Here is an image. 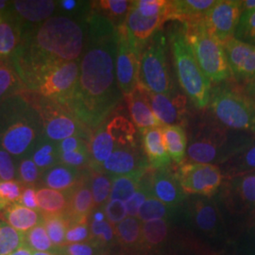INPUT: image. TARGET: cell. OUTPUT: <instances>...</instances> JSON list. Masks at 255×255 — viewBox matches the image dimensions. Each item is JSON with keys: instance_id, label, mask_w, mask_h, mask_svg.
<instances>
[{"instance_id": "1", "label": "cell", "mask_w": 255, "mask_h": 255, "mask_svg": "<svg viewBox=\"0 0 255 255\" xmlns=\"http://www.w3.org/2000/svg\"><path fill=\"white\" fill-rule=\"evenodd\" d=\"M118 40V28L108 19L92 11L86 20L79 81L65 105L91 131L109 119L124 97L116 74Z\"/></svg>"}, {"instance_id": "2", "label": "cell", "mask_w": 255, "mask_h": 255, "mask_svg": "<svg viewBox=\"0 0 255 255\" xmlns=\"http://www.w3.org/2000/svg\"><path fill=\"white\" fill-rule=\"evenodd\" d=\"M86 41V21L55 15L25 29L11 64L28 91L39 77L59 64L81 60Z\"/></svg>"}, {"instance_id": "3", "label": "cell", "mask_w": 255, "mask_h": 255, "mask_svg": "<svg viewBox=\"0 0 255 255\" xmlns=\"http://www.w3.org/2000/svg\"><path fill=\"white\" fill-rule=\"evenodd\" d=\"M43 135L40 115L23 93L0 104V146L17 162L31 154Z\"/></svg>"}, {"instance_id": "4", "label": "cell", "mask_w": 255, "mask_h": 255, "mask_svg": "<svg viewBox=\"0 0 255 255\" xmlns=\"http://www.w3.org/2000/svg\"><path fill=\"white\" fill-rule=\"evenodd\" d=\"M255 138L248 132L226 128L216 120L204 119L189 132L185 163L222 164Z\"/></svg>"}, {"instance_id": "5", "label": "cell", "mask_w": 255, "mask_h": 255, "mask_svg": "<svg viewBox=\"0 0 255 255\" xmlns=\"http://www.w3.org/2000/svg\"><path fill=\"white\" fill-rule=\"evenodd\" d=\"M169 41L176 73L182 90L197 108H205L209 104L211 82L201 71L193 54L182 22L171 29Z\"/></svg>"}, {"instance_id": "6", "label": "cell", "mask_w": 255, "mask_h": 255, "mask_svg": "<svg viewBox=\"0 0 255 255\" xmlns=\"http://www.w3.org/2000/svg\"><path fill=\"white\" fill-rule=\"evenodd\" d=\"M209 110L215 120L226 128L255 132V103L245 91L228 82L211 89Z\"/></svg>"}, {"instance_id": "7", "label": "cell", "mask_w": 255, "mask_h": 255, "mask_svg": "<svg viewBox=\"0 0 255 255\" xmlns=\"http://www.w3.org/2000/svg\"><path fill=\"white\" fill-rule=\"evenodd\" d=\"M185 37L201 71L212 83L219 84L232 77L223 45L212 36L203 18L183 22Z\"/></svg>"}, {"instance_id": "8", "label": "cell", "mask_w": 255, "mask_h": 255, "mask_svg": "<svg viewBox=\"0 0 255 255\" xmlns=\"http://www.w3.org/2000/svg\"><path fill=\"white\" fill-rule=\"evenodd\" d=\"M40 115L44 134L54 142L68 137L81 136L91 139L93 131L77 119L65 106L34 93H23Z\"/></svg>"}, {"instance_id": "9", "label": "cell", "mask_w": 255, "mask_h": 255, "mask_svg": "<svg viewBox=\"0 0 255 255\" xmlns=\"http://www.w3.org/2000/svg\"><path fill=\"white\" fill-rule=\"evenodd\" d=\"M165 37L162 28L146 44L140 59L139 85L155 94L171 92L165 58Z\"/></svg>"}, {"instance_id": "10", "label": "cell", "mask_w": 255, "mask_h": 255, "mask_svg": "<svg viewBox=\"0 0 255 255\" xmlns=\"http://www.w3.org/2000/svg\"><path fill=\"white\" fill-rule=\"evenodd\" d=\"M80 76V60L59 64L42 74L28 90L65 106L73 96Z\"/></svg>"}, {"instance_id": "11", "label": "cell", "mask_w": 255, "mask_h": 255, "mask_svg": "<svg viewBox=\"0 0 255 255\" xmlns=\"http://www.w3.org/2000/svg\"><path fill=\"white\" fill-rule=\"evenodd\" d=\"M185 195L211 198L219 190L223 175L217 164L183 163L176 172Z\"/></svg>"}, {"instance_id": "12", "label": "cell", "mask_w": 255, "mask_h": 255, "mask_svg": "<svg viewBox=\"0 0 255 255\" xmlns=\"http://www.w3.org/2000/svg\"><path fill=\"white\" fill-rule=\"evenodd\" d=\"M242 14L241 1L219 0L203 17L208 32L222 45L235 38Z\"/></svg>"}, {"instance_id": "13", "label": "cell", "mask_w": 255, "mask_h": 255, "mask_svg": "<svg viewBox=\"0 0 255 255\" xmlns=\"http://www.w3.org/2000/svg\"><path fill=\"white\" fill-rule=\"evenodd\" d=\"M150 165L139 142L125 146H119L102 164L101 172L111 177L146 174Z\"/></svg>"}, {"instance_id": "14", "label": "cell", "mask_w": 255, "mask_h": 255, "mask_svg": "<svg viewBox=\"0 0 255 255\" xmlns=\"http://www.w3.org/2000/svg\"><path fill=\"white\" fill-rule=\"evenodd\" d=\"M118 53L116 74L119 89L124 97L129 96L139 85V68L141 52L129 45L123 28H118Z\"/></svg>"}, {"instance_id": "15", "label": "cell", "mask_w": 255, "mask_h": 255, "mask_svg": "<svg viewBox=\"0 0 255 255\" xmlns=\"http://www.w3.org/2000/svg\"><path fill=\"white\" fill-rule=\"evenodd\" d=\"M9 16L13 19L22 32L30 27L44 23L47 19L56 15L57 1L53 0H15L10 1V6L7 10Z\"/></svg>"}, {"instance_id": "16", "label": "cell", "mask_w": 255, "mask_h": 255, "mask_svg": "<svg viewBox=\"0 0 255 255\" xmlns=\"http://www.w3.org/2000/svg\"><path fill=\"white\" fill-rule=\"evenodd\" d=\"M146 179L151 197L164 204L175 208L184 201L186 195L182 191L177 175L168 167L150 168L146 173Z\"/></svg>"}, {"instance_id": "17", "label": "cell", "mask_w": 255, "mask_h": 255, "mask_svg": "<svg viewBox=\"0 0 255 255\" xmlns=\"http://www.w3.org/2000/svg\"><path fill=\"white\" fill-rule=\"evenodd\" d=\"M232 77L237 82L255 80V46L233 38L223 44Z\"/></svg>"}, {"instance_id": "18", "label": "cell", "mask_w": 255, "mask_h": 255, "mask_svg": "<svg viewBox=\"0 0 255 255\" xmlns=\"http://www.w3.org/2000/svg\"><path fill=\"white\" fill-rule=\"evenodd\" d=\"M142 87V86H141ZM144 95L155 116L164 126H181L185 120L186 100L183 96L155 94L143 88Z\"/></svg>"}, {"instance_id": "19", "label": "cell", "mask_w": 255, "mask_h": 255, "mask_svg": "<svg viewBox=\"0 0 255 255\" xmlns=\"http://www.w3.org/2000/svg\"><path fill=\"white\" fill-rule=\"evenodd\" d=\"M167 20L169 19L164 16L146 18L131 8L121 27L129 45L142 53L149 40Z\"/></svg>"}, {"instance_id": "20", "label": "cell", "mask_w": 255, "mask_h": 255, "mask_svg": "<svg viewBox=\"0 0 255 255\" xmlns=\"http://www.w3.org/2000/svg\"><path fill=\"white\" fill-rule=\"evenodd\" d=\"M225 198L229 206L237 211L255 208V172L228 179Z\"/></svg>"}, {"instance_id": "21", "label": "cell", "mask_w": 255, "mask_h": 255, "mask_svg": "<svg viewBox=\"0 0 255 255\" xmlns=\"http://www.w3.org/2000/svg\"><path fill=\"white\" fill-rule=\"evenodd\" d=\"M94 209L95 204L88 179V168H86L83 180L70 192L69 206L65 217L70 221V225L88 222Z\"/></svg>"}, {"instance_id": "22", "label": "cell", "mask_w": 255, "mask_h": 255, "mask_svg": "<svg viewBox=\"0 0 255 255\" xmlns=\"http://www.w3.org/2000/svg\"><path fill=\"white\" fill-rule=\"evenodd\" d=\"M85 170L57 164L42 173L39 185L57 191L71 192L83 180Z\"/></svg>"}, {"instance_id": "23", "label": "cell", "mask_w": 255, "mask_h": 255, "mask_svg": "<svg viewBox=\"0 0 255 255\" xmlns=\"http://www.w3.org/2000/svg\"><path fill=\"white\" fill-rule=\"evenodd\" d=\"M144 152L152 169L166 168L171 164V158L164 146L162 128L140 130Z\"/></svg>"}, {"instance_id": "24", "label": "cell", "mask_w": 255, "mask_h": 255, "mask_svg": "<svg viewBox=\"0 0 255 255\" xmlns=\"http://www.w3.org/2000/svg\"><path fill=\"white\" fill-rule=\"evenodd\" d=\"M125 100L127 101L132 122L134 126L139 128L140 130L152 128L164 127L162 122L157 119L153 111L147 103L143 89L140 85H138L136 90L132 94L125 97Z\"/></svg>"}, {"instance_id": "25", "label": "cell", "mask_w": 255, "mask_h": 255, "mask_svg": "<svg viewBox=\"0 0 255 255\" xmlns=\"http://www.w3.org/2000/svg\"><path fill=\"white\" fill-rule=\"evenodd\" d=\"M188 211L192 221L200 231L208 235H214L218 231L220 224L219 209L210 198L194 200Z\"/></svg>"}, {"instance_id": "26", "label": "cell", "mask_w": 255, "mask_h": 255, "mask_svg": "<svg viewBox=\"0 0 255 255\" xmlns=\"http://www.w3.org/2000/svg\"><path fill=\"white\" fill-rule=\"evenodd\" d=\"M0 219L22 234L43 222V215L19 203H13L0 213Z\"/></svg>"}, {"instance_id": "27", "label": "cell", "mask_w": 255, "mask_h": 255, "mask_svg": "<svg viewBox=\"0 0 255 255\" xmlns=\"http://www.w3.org/2000/svg\"><path fill=\"white\" fill-rule=\"evenodd\" d=\"M22 40V28L6 11L0 14V62L10 63Z\"/></svg>"}, {"instance_id": "28", "label": "cell", "mask_w": 255, "mask_h": 255, "mask_svg": "<svg viewBox=\"0 0 255 255\" xmlns=\"http://www.w3.org/2000/svg\"><path fill=\"white\" fill-rule=\"evenodd\" d=\"M216 3V0H176L170 1L169 18L180 22L202 19Z\"/></svg>"}, {"instance_id": "29", "label": "cell", "mask_w": 255, "mask_h": 255, "mask_svg": "<svg viewBox=\"0 0 255 255\" xmlns=\"http://www.w3.org/2000/svg\"><path fill=\"white\" fill-rule=\"evenodd\" d=\"M38 210L44 216L65 215L70 200V192L57 191L47 187H38L36 191Z\"/></svg>"}, {"instance_id": "30", "label": "cell", "mask_w": 255, "mask_h": 255, "mask_svg": "<svg viewBox=\"0 0 255 255\" xmlns=\"http://www.w3.org/2000/svg\"><path fill=\"white\" fill-rule=\"evenodd\" d=\"M223 179L255 172V138L223 164Z\"/></svg>"}, {"instance_id": "31", "label": "cell", "mask_w": 255, "mask_h": 255, "mask_svg": "<svg viewBox=\"0 0 255 255\" xmlns=\"http://www.w3.org/2000/svg\"><path fill=\"white\" fill-rule=\"evenodd\" d=\"M164 146L167 153L175 164L182 165L184 163L187 150V135L182 126L162 127Z\"/></svg>"}, {"instance_id": "32", "label": "cell", "mask_w": 255, "mask_h": 255, "mask_svg": "<svg viewBox=\"0 0 255 255\" xmlns=\"http://www.w3.org/2000/svg\"><path fill=\"white\" fill-rule=\"evenodd\" d=\"M131 6L132 1L128 0L92 1V10L108 19L117 28L123 26Z\"/></svg>"}, {"instance_id": "33", "label": "cell", "mask_w": 255, "mask_h": 255, "mask_svg": "<svg viewBox=\"0 0 255 255\" xmlns=\"http://www.w3.org/2000/svg\"><path fill=\"white\" fill-rule=\"evenodd\" d=\"M92 242L104 249L112 245L116 239L115 226L106 218L103 207L96 208L90 216Z\"/></svg>"}, {"instance_id": "34", "label": "cell", "mask_w": 255, "mask_h": 255, "mask_svg": "<svg viewBox=\"0 0 255 255\" xmlns=\"http://www.w3.org/2000/svg\"><path fill=\"white\" fill-rule=\"evenodd\" d=\"M142 224L138 218L128 217L115 226L116 239L128 250H141Z\"/></svg>"}, {"instance_id": "35", "label": "cell", "mask_w": 255, "mask_h": 255, "mask_svg": "<svg viewBox=\"0 0 255 255\" xmlns=\"http://www.w3.org/2000/svg\"><path fill=\"white\" fill-rule=\"evenodd\" d=\"M30 157L41 173L54 167L55 165L60 164L57 142L50 140L44 134L38 140Z\"/></svg>"}, {"instance_id": "36", "label": "cell", "mask_w": 255, "mask_h": 255, "mask_svg": "<svg viewBox=\"0 0 255 255\" xmlns=\"http://www.w3.org/2000/svg\"><path fill=\"white\" fill-rule=\"evenodd\" d=\"M142 174L125 175L112 177V189L109 201H120L126 202L139 189L143 181Z\"/></svg>"}, {"instance_id": "37", "label": "cell", "mask_w": 255, "mask_h": 255, "mask_svg": "<svg viewBox=\"0 0 255 255\" xmlns=\"http://www.w3.org/2000/svg\"><path fill=\"white\" fill-rule=\"evenodd\" d=\"M25 92V86L11 63L0 62V104Z\"/></svg>"}, {"instance_id": "38", "label": "cell", "mask_w": 255, "mask_h": 255, "mask_svg": "<svg viewBox=\"0 0 255 255\" xmlns=\"http://www.w3.org/2000/svg\"><path fill=\"white\" fill-rule=\"evenodd\" d=\"M169 232L167 219H156L142 224L141 250H151L166 240Z\"/></svg>"}, {"instance_id": "39", "label": "cell", "mask_w": 255, "mask_h": 255, "mask_svg": "<svg viewBox=\"0 0 255 255\" xmlns=\"http://www.w3.org/2000/svg\"><path fill=\"white\" fill-rule=\"evenodd\" d=\"M88 179L95 209L102 207L109 201L112 189V177L101 171L92 170L88 167Z\"/></svg>"}, {"instance_id": "40", "label": "cell", "mask_w": 255, "mask_h": 255, "mask_svg": "<svg viewBox=\"0 0 255 255\" xmlns=\"http://www.w3.org/2000/svg\"><path fill=\"white\" fill-rule=\"evenodd\" d=\"M43 224L46 233L57 249L65 245V235L70 226V221L62 216H43Z\"/></svg>"}, {"instance_id": "41", "label": "cell", "mask_w": 255, "mask_h": 255, "mask_svg": "<svg viewBox=\"0 0 255 255\" xmlns=\"http://www.w3.org/2000/svg\"><path fill=\"white\" fill-rule=\"evenodd\" d=\"M24 245H26L32 252H57V248L51 242L43 222L25 234Z\"/></svg>"}, {"instance_id": "42", "label": "cell", "mask_w": 255, "mask_h": 255, "mask_svg": "<svg viewBox=\"0 0 255 255\" xmlns=\"http://www.w3.org/2000/svg\"><path fill=\"white\" fill-rule=\"evenodd\" d=\"M92 11V1H57L56 15H64L80 21H86L91 14Z\"/></svg>"}, {"instance_id": "43", "label": "cell", "mask_w": 255, "mask_h": 255, "mask_svg": "<svg viewBox=\"0 0 255 255\" xmlns=\"http://www.w3.org/2000/svg\"><path fill=\"white\" fill-rule=\"evenodd\" d=\"M174 209L164 202L149 197L146 200L138 212L137 218L142 222H147L156 219H167L173 214Z\"/></svg>"}, {"instance_id": "44", "label": "cell", "mask_w": 255, "mask_h": 255, "mask_svg": "<svg viewBox=\"0 0 255 255\" xmlns=\"http://www.w3.org/2000/svg\"><path fill=\"white\" fill-rule=\"evenodd\" d=\"M25 234L0 220V255H9L24 245Z\"/></svg>"}, {"instance_id": "45", "label": "cell", "mask_w": 255, "mask_h": 255, "mask_svg": "<svg viewBox=\"0 0 255 255\" xmlns=\"http://www.w3.org/2000/svg\"><path fill=\"white\" fill-rule=\"evenodd\" d=\"M131 8L146 18L164 16L169 18L170 1L166 0H137L132 1Z\"/></svg>"}, {"instance_id": "46", "label": "cell", "mask_w": 255, "mask_h": 255, "mask_svg": "<svg viewBox=\"0 0 255 255\" xmlns=\"http://www.w3.org/2000/svg\"><path fill=\"white\" fill-rule=\"evenodd\" d=\"M41 171L31 159L30 155L19 160L17 164V181L24 186L37 187L41 179Z\"/></svg>"}, {"instance_id": "47", "label": "cell", "mask_w": 255, "mask_h": 255, "mask_svg": "<svg viewBox=\"0 0 255 255\" xmlns=\"http://www.w3.org/2000/svg\"><path fill=\"white\" fill-rule=\"evenodd\" d=\"M235 38L238 41L255 46V9L242 11Z\"/></svg>"}, {"instance_id": "48", "label": "cell", "mask_w": 255, "mask_h": 255, "mask_svg": "<svg viewBox=\"0 0 255 255\" xmlns=\"http://www.w3.org/2000/svg\"><path fill=\"white\" fill-rule=\"evenodd\" d=\"M24 185L15 181H0V213L13 203H17Z\"/></svg>"}, {"instance_id": "49", "label": "cell", "mask_w": 255, "mask_h": 255, "mask_svg": "<svg viewBox=\"0 0 255 255\" xmlns=\"http://www.w3.org/2000/svg\"><path fill=\"white\" fill-rule=\"evenodd\" d=\"M57 253L59 255H104V249L89 241L64 245L58 248Z\"/></svg>"}, {"instance_id": "50", "label": "cell", "mask_w": 255, "mask_h": 255, "mask_svg": "<svg viewBox=\"0 0 255 255\" xmlns=\"http://www.w3.org/2000/svg\"><path fill=\"white\" fill-rule=\"evenodd\" d=\"M149 197H151V195H150L149 187L146 182V174H145L139 189L134 193V195L128 201L125 202L128 217L137 218L138 212L141 208V206Z\"/></svg>"}, {"instance_id": "51", "label": "cell", "mask_w": 255, "mask_h": 255, "mask_svg": "<svg viewBox=\"0 0 255 255\" xmlns=\"http://www.w3.org/2000/svg\"><path fill=\"white\" fill-rule=\"evenodd\" d=\"M60 164L75 167L78 169H86L90 164L89 147L79 149L72 152L60 154Z\"/></svg>"}, {"instance_id": "52", "label": "cell", "mask_w": 255, "mask_h": 255, "mask_svg": "<svg viewBox=\"0 0 255 255\" xmlns=\"http://www.w3.org/2000/svg\"><path fill=\"white\" fill-rule=\"evenodd\" d=\"M17 161L0 146V181L17 180Z\"/></svg>"}, {"instance_id": "53", "label": "cell", "mask_w": 255, "mask_h": 255, "mask_svg": "<svg viewBox=\"0 0 255 255\" xmlns=\"http://www.w3.org/2000/svg\"><path fill=\"white\" fill-rule=\"evenodd\" d=\"M90 240L91 232L88 222L71 224L65 235V245L89 242Z\"/></svg>"}, {"instance_id": "54", "label": "cell", "mask_w": 255, "mask_h": 255, "mask_svg": "<svg viewBox=\"0 0 255 255\" xmlns=\"http://www.w3.org/2000/svg\"><path fill=\"white\" fill-rule=\"evenodd\" d=\"M104 213L110 223L114 226L118 225L127 218V209L125 202L120 201H109L103 206Z\"/></svg>"}, {"instance_id": "55", "label": "cell", "mask_w": 255, "mask_h": 255, "mask_svg": "<svg viewBox=\"0 0 255 255\" xmlns=\"http://www.w3.org/2000/svg\"><path fill=\"white\" fill-rule=\"evenodd\" d=\"M90 140L91 139H87V138H83L81 136L68 137L64 140H62L57 143L59 155L89 147Z\"/></svg>"}, {"instance_id": "56", "label": "cell", "mask_w": 255, "mask_h": 255, "mask_svg": "<svg viewBox=\"0 0 255 255\" xmlns=\"http://www.w3.org/2000/svg\"><path fill=\"white\" fill-rule=\"evenodd\" d=\"M36 191L37 187L25 186L17 203L27 207V208H29V209L39 211L38 203H37Z\"/></svg>"}, {"instance_id": "57", "label": "cell", "mask_w": 255, "mask_h": 255, "mask_svg": "<svg viewBox=\"0 0 255 255\" xmlns=\"http://www.w3.org/2000/svg\"><path fill=\"white\" fill-rule=\"evenodd\" d=\"M245 93L248 95V97L255 103V80L247 83Z\"/></svg>"}, {"instance_id": "58", "label": "cell", "mask_w": 255, "mask_h": 255, "mask_svg": "<svg viewBox=\"0 0 255 255\" xmlns=\"http://www.w3.org/2000/svg\"><path fill=\"white\" fill-rule=\"evenodd\" d=\"M9 255H33V252L30 249H28L26 245H23L21 248H19L18 250H16L15 252Z\"/></svg>"}, {"instance_id": "59", "label": "cell", "mask_w": 255, "mask_h": 255, "mask_svg": "<svg viewBox=\"0 0 255 255\" xmlns=\"http://www.w3.org/2000/svg\"><path fill=\"white\" fill-rule=\"evenodd\" d=\"M9 6H10V1L0 0V14L6 12L9 9Z\"/></svg>"}, {"instance_id": "60", "label": "cell", "mask_w": 255, "mask_h": 255, "mask_svg": "<svg viewBox=\"0 0 255 255\" xmlns=\"http://www.w3.org/2000/svg\"><path fill=\"white\" fill-rule=\"evenodd\" d=\"M33 255H59L57 252L55 253H48V252H45V253H41V252H33Z\"/></svg>"}]
</instances>
